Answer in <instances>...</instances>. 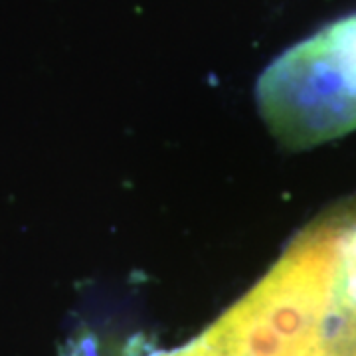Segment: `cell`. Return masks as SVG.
Returning <instances> with one entry per match:
<instances>
[{
  "label": "cell",
  "mask_w": 356,
  "mask_h": 356,
  "mask_svg": "<svg viewBox=\"0 0 356 356\" xmlns=\"http://www.w3.org/2000/svg\"><path fill=\"white\" fill-rule=\"evenodd\" d=\"M255 97L271 135L309 149L356 129V14L283 51L257 79Z\"/></svg>",
  "instance_id": "cell-2"
},
{
  "label": "cell",
  "mask_w": 356,
  "mask_h": 356,
  "mask_svg": "<svg viewBox=\"0 0 356 356\" xmlns=\"http://www.w3.org/2000/svg\"><path fill=\"white\" fill-rule=\"evenodd\" d=\"M121 356H356V210L303 228L238 303L172 350L140 339Z\"/></svg>",
  "instance_id": "cell-1"
}]
</instances>
